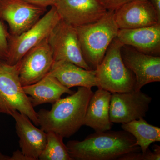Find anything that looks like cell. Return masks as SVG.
<instances>
[{
    "instance_id": "obj_1",
    "label": "cell",
    "mask_w": 160,
    "mask_h": 160,
    "mask_svg": "<svg viewBox=\"0 0 160 160\" xmlns=\"http://www.w3.org/2000/svg\"><path fill=\"white\" fill-rule=\"evenodd\" d=\"M94 92L91 88L78 87L69 96L52 104L50 110L37 112L39 126L45 132H52L63 138H70L84 125L90 99Z\"/></svg>"
},
{
    "instance_id": "obj_2",
    "label": "cell",
    "mask_w": 160,
    "mask_h": 160,
    "mask_svg": "<svg viewBox=\"0 0 160 160\" xmlns=\"http://www.w3.org/2000/svg\"><path fill=\"white\" fill-rule=\"evenodd\" d=\"M72 160H119L128 153L141 151L132 135L125 130L95 132L82 141L66 144Z\"/></svg>"
},
{
    "instance_id": "obj_3",
    "label": "cell",
    "mask_w": 160,
    "mask_h": 160,
    "mask_svg": "<svg viewBox=\"0 0 160 160\" xmlns=\"http://www.w3.org/2000/svg\"><path fill=\"white\" fill-rule=\"evenodd\" d=\"M75 28L84 59L92 69H95L119 30L114 11L107 10L97 22Z\"/></svg>"
},
{
    "instance_id": "obj_4",
    "label": "cell",
    "mask_w": 160,
    "mask_h": 160,
    "mask_svg": "<svg viewBox=\"0 0 160 160\" xmlns=\"http://www.w3.org/2000/svg\"><path fill=\"white\" fill-rule=\"evenodd\" d=\"M123 46L117 37L109 45L102 61L95 69L98 88L112 93L134 90V74L122 58L121 49Z\"/></svg>"
},
{
    "instance_id": "obj_5",
    "label": "cell",
    "mask_w": 160,
    "mask_h": 160,
    "mask_svg": "<svg viewBox=\"0 0 160 160\" xmlns=\"http://www.w3.org/2000/svg\"><path fill=\"white\" fill-rule=\"evenodd\" d=\"M20 62L14 65L0 62V112L10 115L17 110L39 126L37 112L20 81Z\"/></svg>"
},
{
    "instance_id": "obj_6",
    "label": "cell",
    "mask_w": 160,
    "mask_h": 160,
    "mask_svg": "<svg viewBox=\"0 0 160 160\" xmlns=\"http://www.w3.org/2000/svg\"><path fill=\"white\" fill-rule=\"evenodd\" d=\"M61 20L56 8L52 6L47 13L25 32L18 36L10 34L9 57L6 63L14 65L19 62L29 50L48 38Z\"/></svg>"
},
{
    "instance_id": "obj_7",
    "label": "cell",
    "mask_w": 160,
    "mask_h": 160,
    "mask_svg": "<svg viewBox=\"0 0 160 160\" xmlns=\"http://www.w3.org/2000/svg\"><path fill=\"white\" fill-rule=\"evenodd\" d=\"M54 61H66L84 69H92L83 57L76 29L61 20L47 38Z\"/></svg>"
},
{
    "instance_id": "obj_8",
    "label": "cell",
    "mask_w": 160,
    "mask_h": 160,
    "mask_svg": "<svg viewBox=\"0 0 160 160\" xmlns=\"http://www.w3.org/2000/svg\"><path fill=\"white\" fill-rule=\"evenodd\" d=\"M152 98L141 90L111 94L109 118L112 123L124 124L145 117Z\"/></svg>"
},
{
    "instance_id": "obj_9",
    "label": "cell",
    "mask_w": 160,
    "mask_h": 160,
    "mask_svg": "<svg viewBox=\"0 0 160 160\" xmlns=\"http://www.w3.org/2000/svg\"><path fill=\"white\" fill-rule=\"evenodd\" d=\"M46 11V8L22 0H0V21L8 23L12 36L19 35L31 28Z\"/></svg>"
},
{
    "instance_id": "obj_10",
    "label": "cell",
    "mask_w": 160,
    "mask_h": 160,
    "mask_svg": "<svg viewBox=\"0 0 160 160\" xmlns=\"http://www.w3.org/2000/svg\"><path fill=\"white\" fill-rule=\"evenodd\" d=\"M20 62L19 77L23 86L34 84L45 77L54 62L47 38L29 50Z\"/></svg>"
},
{
    "instance_id": "obj_11",
    "label": "cell",
    "mask_w": 160,
    "mask_h": 160,
    "mask_svg": "<svg viewBox=\"0 0 160 160\" xmlns=\"http://www.w3.org/2000/svg\"><path fill=\"white\" fill-rule=\"evenodd\" d=\"M121 54L124 64L134 74V90L139 91L147 84L160 82V56L143 53L128 46L122 47Z\"/></svg>"
},
{
    "instance_id": "obj_12",
    "label": "cell",
    "mask_w": 160,
    "mask_h": 160,
    "mask_svg": "<svg viewBox=\"0 0 160 160\" xmlns=\"http://www.w3.org/2000/svg\"><path fill=\"white\" fill-rule=\"evenodd\" d=\"M54 6L61 19L75 27L94 23L107 11L99 0H59Z\"/></svg>"
},
{
    "instance_id": "obj_13",
    "label": "cell",
    "mask_w": 160,
    "mask_h": 160,
    "mask_svg": "<svg viewBox=\"0 0 160 160\" xmlns=\"http://www.w3.org/2000/svg\"><path fill=\"white\" fill-rule=\"evenodd\" d=\"M119 29L141 28L160 24V16L149 0H132L114 11Z\"/></svg>"
},
{
    "instance_id": "obj_14",
    "label": "cell",
    "mask_w": 160,
    "mask_h": 160,
    "mask_svg": "<svg viewBox=\"0 0 160 160\" xmlns=\"http://www.w3.org/2000/svg\"><path fill=\"white\" fill-rule=\"evenodd\" d=\"M10 115L15 121L21 151L32 160H38L46 146L47 133L37 128L28 117L17 110L12 111Z\"/></svg>"
},
{
    "instance_id": "obj_15",
    "label": "cell",
    "mask_w": 160,
    "mask_h": 160,
    "mask_svg": "<svg viewBox=\"0 0 160 160\" xmlns=\"http://www.w3.org/2000/svg\"><path fill=\"white\" fill-rule=\"evenodd\" d=\"M118 38L124 46L133 47L138 51L160 56V24L130 29H119Z\"/></svg>"
},
{
    "instance_id": "obj_16",
    "label": "cell",
    "mask_w": 160,
    "mask_h": 160,
    "mask_svg": "<svg viewBox=\"0 0 160 160\" xmlns=\"http://www.w3.org/2000/svg\"><path fill=\"white\" fill-rule=\"evenodd\" d=\"M49 73L69 89L98 87L95 69L88 70L66 61H54Z\"/></svg>"
},
{
    "instance_id": "obj_17",
    "label": "cell",
    "mask_w": 160,
    "mask_h": 160,
    "mask_svg": "<svg viewBox=\"0 0 160 160\" xmlns=\"http://www.w3.org/2000/svg\"><path fill=\"white\" fill-rule=\"evenodd\" d=\"M111 92L98 88L89 101L84 125L92 128L95 132L108 131L112 123L109 118V106Z\"/></svg>"
},
{
    "instance_id": "obj_18",
    "label": "cell",
    "mask_w": 160,
    "mask_h": 160,
    "mask_svg": "<svg viewBox=\"0 0 160 160\" xmlns=\"http://www.w3.org/2000/svg\"><path fill=\"white\" fill-rule=\"evenodd\" d=\"M23 89L27 95L30 96L29 99L33 107L45 103L53 104L64 93H74L49 73L37 82L23 86Z\"/></svg>"
},
{
    "instance_id": "obj_19",
    "label": "cell",
    "mask_w": 160,
    "mask_h": 160,
    "mask_svg": "<svg viewBox=\"0 0 160 160\" xmlns=\"http://www.w3.org/2000/svg\"><path fill=\"white\" fill-rule=\"evenodd\" d=\"M122 128L134 137L142 152H146L152 143L160 141L159 127L150 125L143 118L122 124Z\"/></svg>"
},
{
    "instance_id": "obj_20",
    "label": "cell",
    "mask_w": 160,
    "mask_h": 160,
    "mask_svg": "<svg viewBox=\"0 0 160 160\" xmlns=\"http://www.w3.org/2000/svg\"><path fill=\"white\" fill-rule=\"evenodd\" d=\"M47 133L45 148L40 154V160H72L62 136L52 132Z\"/></svg>"
},
{
    "instance_id": "obj_21",
    "label": "cell",
    "mask_w": 160,
    "mask_h": 160,
    "mask_svg": "<svg viewBox=\"0 0 160 160\" xmlns=\"http://www.w3.org/2000/svg\"><path fill=\"white\" fill-rule=\"evenodd\" d=\"M153 147V152L148 149L145 152L142 151L130 152L123 156L119 160H160V147L156 145Z\"/></svg>"
},
{
    "instance_id": "obj_22",
    "label": "cell",
    "mask_w": 160,
    "mask_h": 160,
    "mask_svg": "<svg viewBox=\"0 0 160 160\" xmlns=\"http://www.w3.org/2000/svg\"><path fill=\"white\" fill-rule=\"evenodd\" d=\"M10 34L4 22L0 21V62H7L9 54Z\"/></svg>"
},
{
    "instance_id": "obj_23",
    "label": "cell",
    "mask_w": 160,
    "mask_h": 160,
    "mask_svg": "<svg viewBox=\"0 0 160 160\" xmlns=\"http://www.w3.org/2000/svg\"><path fill=\"white\" fill-rule=\"evenodd\" d=\"M106 10L113 11L116 10L126 3L132 0H99Z\"/></svg>"
},
{
    "instance_id": "obj_24",
    "label": "cell",
    "mask_w": 160,
    "mask_h": 160,
    "mask_svg": "<svg viewBox=\"0 0 160 160\" xmlns=\"http://www.w3.org/2000/svg\"><path fill=\"white\" fill-rule=\"evenodd\" d=\"M33 6L46 8L48 6H53L59 0H22Z\"/></svg>"
},
{
    "instance_id": "obj_25",
    "label": "cell",
    "mask_w": 160,
    "mask_h": 160,
    "mask_svg": "<svg viewBox=\"0 0 160 160\" xmlns=\"http://www.w3.org/2000/svg\"><path fill=\"white\" fill-rule=\"evenodd\" d=\"M10 160H32L31 158L25 155L22 151L17 150L14 151L10 157Z\"/></svg>"
},
{
    "instance_id": "obj_26",
    "label": "cell",
    "mask_w": 160,
    "mask_h": 160,
    "mask_svg": "<svg viewBox=\"0 0 160 160\" xmlns=\"http://www.w3.org/2000/svg\"><path fill=\"white\" fill-rule=\"evenodd\" d=\"M149 1L157 12L158 14L160 16V0H149Z\"/></svg>"
},
{
    "instance_id": "obj_27",
    "label": "cell",
    "mask_w": 160,
    "mask_h": 160,
    "mask_svg": "<svg viewBox=\"0 0 160 160\" xmlns=\"http://www.w3.org/2000/svg\"><path fill=\"white\" fill-rule=\"evenodd\" d=\"M0 160H10V157L3 154L0 149Z\"/></svg>"
}]
</instances>
